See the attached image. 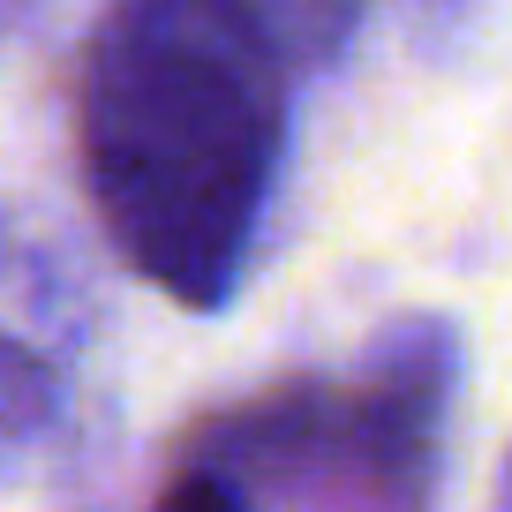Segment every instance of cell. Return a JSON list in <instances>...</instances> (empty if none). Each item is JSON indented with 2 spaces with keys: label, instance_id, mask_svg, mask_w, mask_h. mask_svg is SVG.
<instances>
[{
  "label": "cell",
  "instance_id": "1",
  "mask_svg": "<svg viewBox=\"0 0 512 512\" xmlns=\"http://www.w3.org/2000/svg\"><path fill=\"white\" fill-rule=\"evenodd\" d=\"M76 144L128 272L219 309L287 144V53L234 0H113L83 53Z\"/></svg>",
  "mask_w": 512,
  "mask_h": 512
},
{
  "label": "cell",
  "instance_id": "3",
  "mask_svg": "<svg viewBox=\"0 0 512 512\" xmlns=\"http://www.w3.org/2000/svg\"><path fill=\"white\" fill-rule=\"evenodd\" d=\"M151 512H249V497H241L226 475H211V467H189V475L166 482V497Z\"/></svg>",
  "mask_w": 512,
  "mask_h": 512
},
{
  "label": "cell",
  "instance_id": "2",
  "mask_svg": "<svg viewBox=\"0 0 512 512\" xmlns=\"http://www.w3.org/2000/svg\"><path fill=\"white\" fill-rule=\"evenodd\" d=\"M234 8L287 53V68L332 61V53L347 46L354 16H362V0H234Z\"/></svg>",
  "mask_w": 512,
  "mask_h": 512
}]
</instances>
